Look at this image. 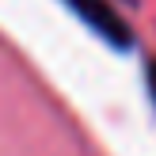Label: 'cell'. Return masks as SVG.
Here are the masks:
<instances>
[{
	"mask_svg": "<svg viewBox=\"0 0 156 156\" xmlns=\"http://www.w3.org/2000/svg\"><path fill=\"white\" fill-rule=\"evenodd\" d=\"M69 8L76 12V19H84L107 46L114 50H129L133 46V27L122 19V12H114L111 0H65Z\"/></svg>",
	"mask_w": 156,
	"mask_h": 156,
	"instance_id": "obj_1",
	"label": "cell"
},
{
	"mask_svg": "<svg viewBox=\"0 0 156 156\" xmlns=\"http://www.w3.org/2000/svg\"><path fill=\"white\" fill-rule=\"evenodd\" d=\"M145 84H149V95H152V103H156V57L145 61Z\"/></svg>",
	"mask_w": 156,
	"mask_h": 156,
	"instance_id": "obj_2",
	"label": "cell"
}]
</instances>
